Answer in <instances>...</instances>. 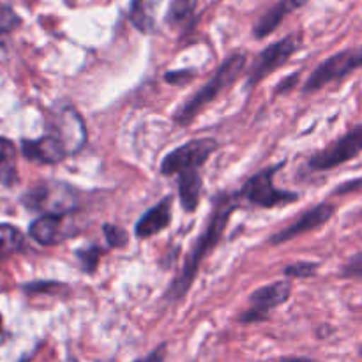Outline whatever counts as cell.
Segmentation results:
<instances>
[{
    "label": "cell",
    "mask_w": 362,
    "mask_h": 362,
    "mask_svg": "<svg viewBox=\"0 0 362 362\" xmlns=\"http://www.w3.org/2000/svg\"><path fill=\"white\" fill-rule=\"evenodd\" d=\"M76 255L81 260V269L87 272H94L99 264V258H101L103 255V250L98 246H90V247H85V250H80Z\"/></svg>",
    "instance_id": "cell-22"
},
{
    "label": "cell",
    "mask_w": 362,
    "mask_h": 362,
    "mask_svg": "<svg viewBox=\"0 0 362 362\" xmlns=\"http://www.w3.org/2000/svg\"><path fill=\"white\" fill-rule=\"evenodd\" d=\"M359 67H362V46L343 49V52L325 59L311 73L306 85H304V94L320 90L322 87L332 83V81H341L343 78H346L350 73L359 69Z\"/></svg>",
    "instance_id": "cell-5"
},
{
    "label": "cell",
    "mask_w": 362,
    "mask_h": 362,
    "mask_svg": "<svg viewBox=\"0 0 362 362\" xmlns=\"http://www.w3.org/2000/svg\"><path fill=\"white\" fill-rule=\"evenodd\" d=\"M244 67H246V55H244V53H235V55L228 57V59L218 67L214 76L180 106L179 112L175 113V122L179 124V126H187V124L193 122L194 117L200 115V113L204 112L205 106L211 105L223 90H226V88L239 78V74L243 73Z\"/></svg>",
    "instance_id": "cell-2"
},
{
    "label": "cell",
    "mask_w": 362,
    "mask_h": 362,
    "mask_svg": "<svg viewBox=\"0 0 362 362\" xmlns=\"http://www.w3.org/2000/svg\"><path fill=\"white\" fill-rule=\"evenodd\" d=\"M21 25V18L9 6H0V42Z\"/></svg>",
    "instance_id": "cell-21"
},
{
    "label": "cell",
    "mask_w": 362,
    "mask_h": 362,
    "mask_svg": "<svg viewBox=\"0 0 362 362\" xmlns=\"http://www.w3.org/2000/svg\"><path fill=\"white\" fill-rule=\"evenodd\" d=\"M292 293V283L290 281H276L272 285H265L262 288L255 290L250 297L251 308L239 318L243 324H257L267 318L269 311L281 306L290 299Z\"/></svg>",
    "instance_id": "cell-9"
},
{
    "label": "cell",
    "mask_w": 362,
    "mask_h": 362,
    "mask_svg": "<svg viewBox=\"0 0 362 362\" xmlns=\"http://www.w3.org/2000/svg\"><path fill=\"white\" fill-rule=\"evenodd\" d=\"M163 0H133L129 7V20L144 34H152L156 28V16Z\"/></svg>",
    "instance_id": "cell-16"
},
{
    "label": "cell",
    "mask_w": 362,
    "mask_h": 362,
    "mask_svg": "<svg viewBox=\"0 0 362 362\" xmlns=\"http://www.w3.org/2000/svg\"><path fill=\"white\" fill-rule=\"evenodd\" d=\"M166 359V345L163 343V345H159L158 349L152 350L151 354H147L145 357H141V359H136L134 362H165Z\"/></svg>",
    "instance_id": "cell-28"
},
{
    "label": "cell",
    "mask_w": 362,
    "mask_h": 362,
    "mask_svg": "<svg viewBox=\"0 0 362 362\" xmlns=\"http://www.w3.org/2000/svg\"><path fill=\"white\" fill-rule=\"evenodd\" d=\"M336 212V205L332 204H318L315 207L308 209L306 212L299 216L292 225H288L286 228L279 230L278 233L271 237V244H283V243H288V240L296 239V237L303 235V233L311 232L315 228H320L322 225L329 221V219L334 216Z\"/></svg>",
    "instance_id": "cell-10"
},
{
    "label": "cell",
    "mask_w": 362,
    "mask_h": 362,
    "mask_svg": "<svg viewBox=\"0 0 362 362\" xmlns=\"http://www.w3.org/2000/svg\"><path fill=\"white\" fill-rule=\"evenodd\" d=\"M25 237L16 226L0 223V257H9L23 250Z\"/></svg>",
    "instance_id": "cell-19"
},
{
    "label": "cell",
    "mask_w": 362,
    "mask_h": 362,
    "mask_svg": "<svg viewBox=\"0 0 362 362\" xmlns=\"http://www.w3.org/2000/svg\"><path fill=\"white\" fill-rule=\"evenodd\" d=\"M71 226L73 223L69 221V214H45L32 221L28 233L41 246H53L62 243L66 237L73 235L74 230Z\"/></svg>",
    "instance_id": "cell-11"
},
{
    "label": "cell",
    "mask_w": 362,
    "mask_h": 362,
    "mask_svg": "<svg viewBox=\"0 0 362 362\" xmlns=\"http://www.w3.org/2000/svg\"><path fill=\"white\" fill-rule=\"evenodd\" d=\"M359 354H361V357H362V345H361V349H359Z\"/></svg>",
    "instance_id": "cell-32"
},
{
    "label": "cell",
    "mask_w": 362,
    "mask_h": 362,
    "mask_svg": "<svg viewBox=\"0 0 362 362\" xmlns=\"http://www.w3.org/2000/svg\"><path fill=\"white\" fill-rule=\"evenodd\" d=\"M218 151V141L212 138H198L180 147L173 148L161 161L163 175H184V173L200 172L214 152Z\"/></svg>",
    "instance_id": "cell-3"
},
{
    "label": "cell",
    "mask_w": 362,
    "mask_h": 362,
    "mask_svg": "<svg viewBox=\"0 0 362 362\" xmlns=\"http://www.w3.org/2000/svg\"><path fill=\"white\" fill-rule=\"evenodd\" d=\"M278 362H311L308 357H283Z\"/></svg>",
    "instance_id": "cell-30"
},
{
    "label": "cell",
    "mask_w": 362,
    "mask_h": 362,
    "mask_svg": "<svg viewBox=\"0 0 362 362\" xmlns=\"http://www.w3.org/2000/svg\"><path fill=\"white\" fill-rule=\"evenodd\" d=\"M297 80H299V74H292V76H288V78H286V80H283L281 85H279V87L276 88V94H279V92H281V94L288 92L290 88H292L293 85L297 83Z\"/></svg>",
    "instance_id": "cell-29"
},
{
    "label": "cell",
    "mask_w": 362,
    "mask_h": 362,
    "mask_svg": "<svg viewBox=\"0 0 362 362\" xmlns=\"http://www.w3.org/2000/svg\"><path fill=\"white\" fill-rule=\"evenodd\" d=\"M362 152V124L354 127L341 138L332 141L324 151L317 152L313 158L308 161L310 172H327V170L338 168L345 163L356 159Z\"/></svg>",
    "instance_id": "cell-7"
},
{
    "label": "cell",
    "mask_w": 362,
    "mask_h": 362,
    "mask_svg": "<svg viewBox=\"0 0 362 362\" xmlns=\"http://www.w3.org/2000/svg\"><path fill=\"white\" fill-rule=\"evenodd\" d=\"M23 205L46 214H69L76 205L73 189L62 182H39L23 194Z\"/></svg>",
    "instance_id": "cell-6"
},
{
    "label": "cell",
    "mask_w": 362,
    "mask_h": 362,
    "mask_svg": "<svg viewBox=\"0 0 362 362\" xmlns=\"http://www.w3.org/2000/svg\"><path fill=\"white\" fill-rule=\"evenodd\" d=\"M55 136L62 141L67 154H78L87 141V129H85V122L80 113L74 110L62 112V115L57 120Z\"/></svg>",
    "instance_id": "cell-13"
},
{
    "label": "cell",
    "mask_w": 362,
    "mask_h": 362,
    "mask_svg": "<svg viewBox=\"0 0 362 362\" xmlns=\"http://www.w3.org/2000/svg\"><path fill=\"white\" fill-rule=\"evenodd\" d=\"M0 331H2V315H0Z\"/></svg>",
    "instance_id": "cell-31"
},
{
    "label": "cell",
    "mask_w": 362,
    "mask_h": 362,
    "mask_svg": "<svg viewBox=\"0 0 362 362\" xmlns=\"http://www.w3.org/2000/svg\"><path fill=\"white\" fill-rule=\"evenodd\" d=\"M18 179V152L16 145L9 138L0 136V184L6 187L16 186Z\"/></svg>",
    "instance_id": "cell-17"
},
{
    "label": "cell",
    "mask_w": 362,
    "mask_h": 362,
    "mask_svg": "<svg viewBox=\"0 0 362 362\" xmlns=\"http://www.w3.org/2000/svg\"><path fill=\"white\" fill-rule=\"evenodd\" d=\"M194 78V73L191 69H182V71H172V73L165 74V80L172 85H184L189 83Z\"/></svg>",
    "instance_id": "cell-26"
},
{
    "label": "cell",
    "mask_w": 362,
    "mask_h": 362,
    "mask_svg": "<svg viewBox=\"0 0 362 362\" xmlns=\"http://www.w3.org/2000/svg\"><path fill=\"white\" fill-rule=\"evenodd\" d=\"M172 197H165L159 204L148 209L136 223V237L138 239H148V237L156 235V233L163 232L166 226L172 223Z\"/></svg>",
    "instance_id": "cell-14"
},
{
    "label": "cell",
    "mask_w": 362,
    "mask_h": 362,
    "mask_svg": "<svg viewBox=\"0 0 362 362\" xmlns=\"http://www.w3.org/2000/svg\"><path fill=\"white\" fill-rule=\"evenodd\" d=\"M198 6V0H172V6H170L168 16L166 20L172 25H180L184 21L189 20L194 14Z\"/></svg>",
    "instance_id": "cell-20"
},
{
    "label": "cell",
    "mask_w": 362,
    "mask_h": 362,
    "mask_svg": "<svg viewBox=\"0 0 362 362\" xmlns=\"http://www.w3.org/2000/svg\"><path fill=\"white\" fill-rule=\"evenodd\" d=\"M357 191H362V177L354 180H346L343 182L341 186L336 187L334 193L336 194H350V193H357Z\"/></svg>",
    "instance_id": "cell-27"
},
{
    "label": "cell",
    "mask_w": 362,
    "mask_h": 362,
    "mask_svg": "<svg viewBox=\"0 0 362 362\" xmlns=\"http://www.w3.org/2000/svg\"><path fill=\"white\" fill-rule=\"evenodd\" d=\"M21 152L28 161L39 163V165H57L69 156L64 144L55 134H46L37 140H23Z\"/></svg>",
    "instance_id": "cell-12"
},
{
    "label": "cell",
    "mask_w": 362,
    "mask_h": 362,
    "mask_svg": "<svg viewBox=\"0 0 362 362\" xmlns=\"http://www.w3.org/2000/svg\"><path fill=\"white\" fill-rule=\"evenodd\" d=\"M317 264H310V262H297V264L288 265L285 269L286 278H311L317 274Z\"/></svg>",
    "instance_id": "cell-23"
},
{
    "label": "cell",
    "mask_w": 362,
    "mask_h": 362,
    "mask_svg": "<svg viewBox=\"0 0 362 362\" xmlns=\"http://www.w3.org/2000/svg\"><path fill=\"white\" fill-rule=\"evenodd\" d=\"M240 197L239 194H218L212 202V212L209 216V221L205 225L204 232L198 237L197 244L193 246V250L187 255L186 262L182 265V271L177 276L175 281L172 283L168 290H166V299L170 300H179L182 299L187 293V290L193 285L194 278L198 274V269H200L202 262L212 253L216 246L221 240L223 233H225L226 226H228L230 218H232L233 211L237 209Z\"/></svg>",
    "instance_id": "cell-1"
},
{
    "label": "cell",
    "mask_w": 362,
    "mask_h": 362,
    "mask_svg": "<svg viewBox=\"0 0 362 362\" xmlns=\"http://www.w3.org/2000/svg\"><path fill=\"white\" fill-rule=\"evenodd\" d=\"M202 177L200 172H191L179 175V197L184 211L193 212L200 204Z\"/></svg>",
    "instance_id": "cell-18"
},
{
    "label": "cell",
    "mask_w": 362,
    "mask_h": 362,
    "mask_svg": "<svg viewBox=\"0 0 362 362\" xmlns=\"http://www.w3.org/2000/svg\"><path fill=\"white\" fill-rule=\"evenodd\" d=\"M279 168H281V165L271 166V168H265L262 172H258L257 175H253L244 184L240 193L237 194L262 209H274L279 207V205L297 202L299 200V194L292 193V191L278 189L274 186V175L279 172Z\"/></svg>",
    "instance_id": "cell-4"
},
{
    "label": "cell",
    "mask_w": 362,
    "mask_h": 362,
    "mask_svg": "<svg viewBox=\"0 0 362 362\" xmlns=\"http://www.w3.org/2000/svg\"><path fill=\"white\" fill-rule=\"evenodd\" d=\"M299 45H300V35L290 34L286 35V37H283L281 41L267 46V48H265L253 62V67H251L250 74H247L246 87L247 88L257 87L265 76H269V74L274 73L278 67H281L283 64L293 55V52L299 48Z\"/></svg>",
    "instance_id": "cell-8"
},
{
    "label": "cell",
    "mask_w": 362,
    "mask_h": 362,
    "mask_svg": "<svg viewBox=\"0 0 362 362\" xmlns=\"http://www.w3.org/2000/svg\"><path fill=\"white\" fill-rule=\"evenodd\" d=\"M103 232H105L108 244L112 247H117V250H119V247H124L127 244V232L124 228H120V226L105 225Z\"/></svg>",
    "instance_id": "cell-24"
},
{
    "label": "cell",
    "mask_w": 362,
    "mask_h": 362,
    "mask_svg": "<svg viewBox=\"0 0 362 362\" xmlns=\"http://www.w3.org/2000/svg\"><path fill=\"white\" fill-rule=\"evenodd\" d=\"M341 274L345 278H362V253H357L356 257L346 262Z\"/></svg>",
    "instance_id": "cell-25"
},
{
    "label": "cell",
    "mask_w": 362,
    "mask_h": 362,
    "mask_svg": "<svg viewBox=\"0 0 362 362\" xmlns=\"http://www.w3.org/2000/svg\"><path fill=\"white\" fill-rule=\"evenodd\" d=\"M306 2L308 0H279L274 7H271V9L258 20L257 27H255V35H257L258 39H262L265 37V35L272 34L290 13H293L296 9H300Z\"/></svg>",
    "instance_id": "cell-15"
}]
</instances>
